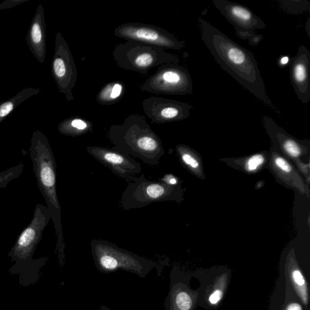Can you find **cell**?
I'll list each match as a JSON object with an SVG mask.
<instances>
[{
	"instance_id": "6da1fadb",
	"label": "cell",
	"mask_w": 310,
	"mask_h": 310,
	"mask_svg": "<svg viewBox=\"0 0 310 310\" xmlns=\"http://www.w3.org/2000/svg\"><path fill=\"white\" fill-rule=\"evenodd\" d=\"M198 24L202 40L217 63L257 99L274 109L253 54L201 17Z\"/></svg>"
},
{
	"instance_id": "7a4b0ae2",
	"label": "cell",
	"mask_w": 310,
	"mask_h": 310,
	"mask_svg": "<svg viewBox=\"0 0 310 310\" xmlns=\"http://www.w3.org/2000/svg\"><path fill=\"white\" fill-rule=\"evenodd\" d=\"M30 156L39 189L51 214L57 237V252L63 265L65 242L61 223V207L57 191V164L48 138L41 131L32 134Z\"/></svg>"
},
{
	"instance_id": "3957f363",
	"label": "cell",
	"mask_w": 310,
	"mask_h": 310,
	"mask_svg": "<svg viewBox=\"0 0 310 310\" xmlns=\"http://www.w3.org/2000/svg\"><path fill=\"white\" fill-rule=\"evenodd\" d=\"M108 137L115 146L112 149L150 166H157L164 154L161 140L146 117L138 115L126 117L123 124L112 126Z\"/></svg>"
},
{
	"instance_id": "277c9868",
	"label": "cell",
	"mask_w": 310,
	"mask_h": 310,
	"mask_svg": "<svg viewBox=\"0 0 310 310\" xmlns=\"http://www.w3.org/2000/svg\"><path fill=\"white\" fill-rule=\"evenodd\" d=\"M91 247L95 266L102 273L124 271L144 278L156 266L152 260L120 248L106 240H92Z\"/></svg>"
},
{
	"instance_id": "5b68a950",
	"label": "cell",
	"mask_w": 310,
	"mask_h": 310,
	"mask_svg": "<svg viewBox=\"0 0 310 310\" xmlns=\"http://www.w3.org/2000/svg\"><path fill=\"white\" fill-rule=\"evenodd\" d=\"M113 56L121 68L141 74H146L150 70L162 65L180 62L178 57L164 49L134 41L117 45Z\"/></svg>"
},
{
	"instance_id": "8992f818",
	"label": "cell",
	"mask_w": 310,
	"mask_h": 310,
	"mask_svg": "<svg viewBox=\"0 0 310 310\" xmlns=\"http://www.w3.org/2000/svg\"><path fill=\"white\" fill-rule=\"evenodd\" d=\"M141 89L155 94L178 96L191 94L194 92L191 75L188 69L176 63L158 67L156 73L145 81Z\"/></svg>"
},
{
	"instance_id": "52a82bcc",
	"label": "cell",
	"mask_w": 310,
	"mask_h": 310,
	"mask_svg": "<svg viewBox=\"0 0 310 310\" xmlns=\"http://www.w3.org/2000/svg\"><path fill=\"white\" fill-rule=\"evenodd\" d=\"M174 186L160 181H149L142 174L128 182L122 194L121 207L127 211L167 201L171 198Z\"/></svg>"
},
{
	"instance_id": "ba28073f",
	"label": "cell",
	"mask_w": 310,
	"mask_h": 310,
	"mask_svg": "<svg viewBox=\"0 0 310 310\" xmlns=\"http://www.w3.org/2000/svg\"><path fill=\"white\" fill-rule=\"evenodd\" d=\"M114 35L127 41H134L150 45L162 49L181 51L186 46L183 40L180 41L168 31L154 25L127 22L116 27Z\"/></svg>"
},
{
	"instance_id": "9c48e42d",
	"label": "cell",
	"mask_w": 310,
	"mask_h": 310,
	"mask_svg": "<svg viewBox=\"0 0 310 310\" xmlns=\"http://www.w3.org/2000/svg\"><path fill=\"white\" fill-rule=\"evenodd\" d=\"M51 220V214L47 207L41 204H37L31 222L20 233L9 252L8 256L12 261L24 263L32 261L37 245L41 241L44 230Z\"/></svg>"
},
{
	"instance_id": "30bf717a",
	"label": "cell",
	"mask_w": 310,
	"mask_h": 310,
	"mask_svg": "<svg viewBox=\"0 0 310 310\" xmlns=\"http://www.w3.org/2000/svg\"><path fill=\"white\" fill-rule=\"evenodd\" d=\"M52 72L60 93L66 96L67 101H74L72 89L77 81V67L68 44L60 33L56 36Z\"/></svg>"
},
{
	"instance_id": "8fae6325",
	"label": "cell",
	"mask_w": 310,
	"mask_h": 310,
	"mask_svg": "<svg viewBox=\"0 0 310 310\" xmlns=\"http://www.w3.org/2000/svg\"><path fill=\"white\" fill-rule=\"evenodd\" d=\"M213 2L224 18L234 27L237 36L241 39H247L257 30L267 27L262 19L243 5L227 0H213Z\"/></svg>"
},
{
	"instance_id": "7c38bea8",
	"label": "cell",
	"mask_w": 310,
	"mask_h": 310,
	"mask_svg": "<svg viewBox=\"0 0 310 310\" xmlns=\"http://www.w3.org/2000/svg\"><path fill=\"white\" fill-rule=\"evenodd\" d=\"M86 150L100 163L127 182L132 181L142 172L141 164L121 152L100 146L87 147Z\"/></svg>"
},
{
	"instance_id": "4fadbf2b",
	"label": "cell",
	"mask_w": 310,
	"mask_h": 310,
	"mask_svg": "<svg viewBox=\"0 0 310 310\" xmlns=\"http://www.w3.org/2000/svg\"><path fill=\"white\" fill-rule=\"evenodd\" d=\"M142 106L147 117L156 124L186 119L193 108L192 105L187 102L157 97L145 99Z\"/></svg>"
},
{
	"instance_id": "5bb4252c",
	"label": "cell",
	"mask_w": 310,
	"mask_h": 310,
	"mask_svg": "<svg viewBox=\"0 0 310 310\" xmlns=\"http://www.w3.org/2000/svg\"><path fill=\"white\" fill-rule=\"evenodd\" d=\"M290 74L295 94L302 103L310 100V53L304 45L300 46L296 56L289 62Z\"/></svg>"
},
{
	"instance_id": "9a60e30c",
	"label": "cell",
	"mask_w": 310,
	"mask_h": 310,
	"mask_svg": "<svg viewBox=\"0 0 310 310\" xmlns=\"http://www.w3.org/2000/svg\"><path fill=\"white\" fill-rule=\"evenodd\" d=\"M30 50L40 63H43L46 57V25L44 10L39 6L27 36Z\"/></svg>"
},
{
	"instance_id": "2e32d148",
	"label": "cell",
	"mask_w": 310,
	"mask_h": 310,
	"mask_svg": "<svg viewBox=\"0 0 310 310\" xmlns=\"http://www.w3.org/2000/svg\"><path fill=\"white\" fill-rule=\"evenodd\" d=\"M168 296L165 302L166 310H192L194 307V298L184 285L175 282L172 277Z\"/></svg>"
},
{
	"instance_id": "e0dca14e",
	"label": "cell",
	"mask_w": 310,
	"mask_h": 310,
	"mask_svg": "<svg viewBox=\"0 0 310 310\" xmlns=\"http://www.w3.org/2000/svg\"><path fill=\"white\" fill-rule=\"evenodd\" d=\"M93 125L85 120L72 117L64 120L58 125V130L63 136L77 137L92 132Z\"/></svg>"
},
{
	"instance_id": "ac0fdd59",
	"label": "cell",
	"mask_w": 310,
	"mask_h": 310,
	"mask_svg": "<svg viewBox=\"0 0 310 310\" xmlns=\"http://www.w3.org/2000/svg\"><path fill=\"white\" fill-rule=\"evenodd\" d=\"M39 88L27 87L7 101L0 102V123L21 102L39 93Z\"/></svg>"
},
{
	"instance_id": "d6986e66",
	"label": "cell",
	"mask_w": 310,
	"mask_h": 310,
	"mask_svg": "<svg viewBox=\"0 0 310 310\" xmlns=\"http://www.w3.org/2000/svg\"><path fill=\"white\" fill-rule=\"evenodd\" d=\"M289 273L292 286L295 291L301 299L302 303L305 306H308L309 302V294L308 286L306 279H305L303 274L297 267L296 265L290 266Z\"/></svg>"
},
{
	"instance_id": "ffe728a7",
	"label": "cell",
	"mask_w": 310,
	"mask_h": 310,
	"mask_svg": "<svg viewBox=\"0 0 310 310\" xmlns=\"http://www.w3.org/2000/svg\"><path fill=\"white\" fill-rule=\"evenodd\" d=\"M24 167V164L21 162L15 167L0 172V189L6 188L10 182L21 176Z\"/></svg>"
},
{
	"instance_id": "44dd1931",
	"label": "cell",
	"mask_w": 310,
	"mask_h": 310,
	"mask_svg": "<svg viewBox=\"0 0 310 310\" xmlns=\"http://www.w3.org/2000/svg\"><path fill=\"white\" fill-rule=\"evenodd\" d=\"M278 1L280 6L284 11L291 14H299L309 11L310 7V2L307 1Z\"/></svg>"
},
{
	"instance_id": "7402d4cb",
	"label": "cell",
	"mask_w": 310,
	"mask_h": 310,
	"mask_svg": "<svg viewBox=\"0 0 310 310\" xmlns=\"http://www.w3.org/2000/svg\"><path fill=\"white\" fill-rule=\"evenodd\" d=\"M114 82H110L105 86L97 94V100L98 103L102 105L113 104L111 100V92Z\"/></svg>"
},
{
	"instance_id": "603a6c76",
	"label": "cell",
	"mask_w": 310,
	"mask_h": 310,
	"mask_svg": "<svg viewBox=\"0 0 310 310\" xmlns=\"http://www.w3.org/2000/svg\"><path fill=\"white\" fill-rule=\"evenodd\" d=\"M285 151H286L292 157H298L301 153V147L294 140L287 138L284 142L283 145Z\"/></svg>"
},
{
	"instance_id": "cb8c5ba5",
	"label": "cell",
	"mask_w": 310,
	"mask_h": 310,
	"mask_svg": "<svg viewBox=\"0 0 310 310\" xmlns=\"http://www.w3.org/2000/svg\"><path fill=\"white\" fill-rule=\"evenodd\" d=\"M264 157L261 154L255 155L248 159L246 164L247 171L254 172L256 171L264 162Z\"/></svg>"
},
{
	"instance_id": "d4e9b609",
	"label": "cell",
	"mask_w": 310,
	"mask_h": 310,
	"mask_svg": "<svg viewBox=\"0 0 310 310\" xmlns=\"http://www.w3.org/2000/svg\"><path fill=\"white\" fill-rule=\"evenodd\" d=\"M223 286L216 287L213 290V292L209 295L208 301L209 304L212 306H216L221 302L222 297L224 296Z\"/></svg>"
},
{
	"instance_id": "484cf974",
	"label": "cell",
	"mask_w": 310,
	"mask_h": 310,
	"mask_svg": "<svg viewBox=\"0 0 310 310\" xmlns=\"http://www.w3.org/2000/svg\"><path fill=\"white\" fill-rule=\"evenodd\" d=\"M179 151V153H181V158L185 164L193 169H197L199 167V162L192 155L188 152L182 151L181 149Z\"/></svg>"
},
{
	"instance_id": "4316f807",
	"label": "cell",
	"mask_w": 310,
	"mask_h": 310,
	"mask_svg": "<svg viewBox=\"0 0 310 310\" xmlns=\"http://www.w3.org/2000/svg\"><path fill=\"white\" fill-rule=\"evenodd\" d=\"M122 89H123V87H122L121 84L118 83V82L114 83L111 97L112 103H116L119 97H121L122 93Z\"/></svg>"
},
{
	"instance_id": "83f0119b",
	"label": "cell",
	"mask_w": 310,
	"mask_h": 310,
	"mask_svg": "<svg viewBox=\"0 0 310 310\" xmlns=\"http://www.w3.org/2000/svg\"><path fill=\"white\" fill-rule=\"evenodd\" d=\"M274 162L276 166L281 169V171L286 172V173H289L292 171L291 166L283 157H277L275 159Z\"/></svg>"
},
{
	"instance_id": "f1b7e54d",
	"label": "cell",
	"mask_w": 310,
	"mask_h": 310,
	"mask_svg": "<svg viewBox=\"0 0 310 310\" xmlns=\"http://www.w3.org/2000/svg\"><path fill=\"white\" fill-rule=\"evenodd\" d=\"M262 39H263V36H262V35H258L255 33L251 37H250L249 38L247 39H248L250 45L255 46H257V45L262 41Z\"/></svg>"
},
{
	"instance_id": "f546056e",
	"label": "cell",
	"mask_w": 310,
	"mask_h": 310,
	"mask_svg": "<svg viewBox=\"0 0 310 310\" xmlns=\"http://www.w3.org/2000/svg\"><path fill=\"white\" fill-rule=\"evenodd\" d=\"M161 181L170 185V186H176L177 183L176 177L171 174L166 175L163 178L161 179Z\"/></svg>"
},
{
	"instance_id": "4dcf8cb0",
	"label": "cell",
	"mask_w": 310,
	"mask_h": 310,
	"mask_svg": "<svg viewBox=\"0 0 310 310\" xmlns=\"http://www.w3.org/2000/svg\"><path fill=\"white\" fill-rule=\"evenodd\" d=\"M286 310H303L302 307L297 302H292L287 306Z\"/></svg>"
},
{
	"instance_id": "1f68e13d",
	"label": "cell",
	"mask_w": 310,
	"mask_h": 310,
	"mask_svg": "<svg viewBox=\"0 0 310 310\" xmlns=\"http://www.w3.org/2000/svg\"><path fill=\"white\" fill-rule=\"evenodd\" d=\"M289 59L288 57H282V58L280 59L279 62L280 65H281V66H285V65L287 64V63H289Z\"/></svg>"
},
{
	"instance_id": "d6a6232c",
	"label": "cell",
	"mask_w": 310,
	"mask_h": 310,
	"mask_svg": "<svg viewBox=\"0 0 310 310\" xmlns=\"http://www.w3.org/2000/svg\"><path fill=\"white\" fill-rule=\"evenodd\" d=\"M99 310H111L109 309L108 307H106V306H104V305H102V306H100V308Z\"/></svg>"
}]
</instances>
